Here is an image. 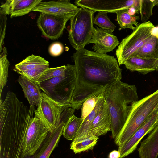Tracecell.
<instances>
[{
	"label": "cell",
	"instance_id": "obj_10",
	"mask_svg": "<svg viewBox=\"0 0 158 158\" xmlns=\"http://www.w3.org/2000/svg\"><path fill=\"white\" fill-rule=\"evenodd\" d=\"M73 112L69 110L64 111L61 115V121L52 132H49L42 144L33 156V158H49L55 148L57 147L64 127Z\"/></svg>",
	"mask_w": 158,
	"mask_h": 158
},
{
	"label": "cell",
	"instance_id": "obj_28",
	"mask_svg": "<svg viewBox=\"0 0 158 158\" xmlns=\"http://www.w3.org/2000/svg\"><path fill=\"white\" fill-rule=\"evenodd\" d=\"M158 5V0H140L139 9L143 23L146 22L152 15L153 7Z\"/></svg>",
	"mask_w": 158,
	"mask_h": 158
},
{
	"label": "cell",
	"instance_id": "obj_3",
	"mask_svg": "<svg viewBox=\"0 0 158 158\" xmlns=\"http://www.w3.org/2000/svg\"><path fill=\"white\" fill-rule=\"evenodd\" d=\"M158 106V89L152 94L132 103L126 121L116 138L119 147L125 143Z\"/></svg>",
	"mask_w": 158,
	"mask_h": 158
},
{
	"label": "cell",
	"instance_id": "obj_24",
	"mask_svg": "<svg viewBox=\"0 0 158 158\" xmlns=\"http://www.w3.org/2000/svg\"><path fill=\"white\" fill-rule=\"evenodd\" d=\"M117 20L121 28H129L134 30L139 25L136 21L139 17L136 16H131L128 12L127 9H122L116 11Z\"/></svg>",
	"mask_w": 158,
	"mask_h": 158
},
{
	"label": "cell",
	"instance_id": "obj_9",
	"mask_svg": "<svg viewBox=\"0 0 158 158\" xmlns=\"http://www.w3.org/2000/svg\"><path fill=\"white\" fill-rule=\"evenodd\" d=\"M69 20L53 15L40 13L36 23L42 35L48 39L54 40L62 35Z\"/></svg>",
	"mask_w": 158,
	"mask_h": 158
},
{
	"label": "cell",
	"instance_id": "obj_7",
	"mask_svg": "<svg viewBox=\"0 0 158 158\" xmlns=\"http://www.w3.org/2000/svg\"><path fill=\"white\" fill-rule=\"evenodd\" d=\"M68 107H70L56 102L41 92L35 115L40 118L49 132H52L61 122V114Z\"/></svg>",
	"mask_w": 158,
	"mask_h": 158
},
{
	"label": "cell",
	"instance_id": "obj_21",
	"mask_svg": "<svg viewBox=\"0 0 158 158\" xmlns=\"http://www.w3.org/2000/svg\"><path fill=\"white\" fill-rule=\"evenodd\" d=\"M131 56L146 59L158 58V38L152 35Z\"/></svg>",
	"mask_w": 158,
	"mask_h": 158
},
{
	"label": "cell",
	"instance_id": "obj_25",
	"mask_svg": "<svg viewBox=\"0 0 158 158\" xmlns=\"http://www.w3.org/2000/svg\"><path fill=\"white\" fill-rule=\"evenodd\" d=\"M0 96L7 81L8 68L10 63L7 58V51L6 47H3L0 51Z\"/></svg>",
	"mask_w": 158,
	"mask_h": 158
},
{
	"label": "cell",
	"instance_id": "obj_36",
	"mask_svg": "<svg viewBox=\"0 0 158 158\" xmlns=\"http://www.w3.org/2000/svg\"><path fill=\"white\" fill-rule=\"evenodd\" d=\"M127 11L129 14L131 16H134L135 14L139 13L138 11L133 6L127 9Z\"/></svg>",
	"mask_w": 158,
	"mask_h": 158
},
{
	"label": "cell",
	"instance_id": "obj_37",
	"mask_svg": "<svg viewBox=\"0 0 158 158\" xmlns=\"http://www.w3.org/2000/svg\"><path fill=\"white\" fill-rule=\"evenodd\" d=\"M20 158H33V156H23Z\"/></svg>",
	"mask_w": 158,
	"mask_h": 158
},
{
	"label": "cell",
	"instance_id": "obj_31",
	"mask_svg": "<svg viewBox=\"0 0 158 158\" xmlns=\"http://www.w3.org/2000/svg\"><path fill=\"white\" fill-rule=\"evenodd\" d=\"M47 69H34L20 72L18 73L30 80L36 82L40 76Z\"/></svg>",
	"mask_w": 158,
	"mask_h": 158
},
{
	"label": "cell",
	"instance_id": "obj_12",
	"mask_svg": "<svg viewBox=\"0 0 158 158\" xmlns=\"http://www.w3.org/2000/svg\"><path fill=\"white\" fill-rule=\"evenodd\" d=\"M79 8L71 3L69 0L50 1L41 2L32 11L52 14L70 20Z\"/></svg>",
	"mask_w": 158,
	"mask_h": 158
},
{
	"label": "cell",
	"instance_id": "obj_8",
	"mask_svg": "<svg viewBox=\"0 0 158 158\" xmlns=\"http://www.w3.org/2000/svg\"><path fill=\"white\" fill-rule=\"evenodd\" d=\"M49 133L40 118L35 115L30 121L26 132L23 155L33 156Z\"/></svg>",
	"mask_w": 158,
	"mask_h": 158
},
{
	"label": "cell",
	"instance_id": "obj_38",
	"mask_svg": "<svg viewBox=\"0 0 158 158\" xmlns=\"http://www.w3.org/2000/svg\"><path fill=\"white\" fill-rule=\"evenodd\" d=\"M155 112L158 114V106L156 109V110L155 111Z\"/></svg>",
	"mask_w": 158,
	"mask_h": 158
},
{
	"label": "cell",
	"instance_id": "obj_33",
	"mask_svg": "<svg viewBox=\"0 0 158 158\" xmlns=\"http://www.w3.org/2000/svg\"><path fill=\"white\" fill-rule=\"evenodd\" d=\"M19 0H8L1 5L0 13L6 15H10L13 7Z\"/></svg>",
	"mask_w": 158,
	"mask_h": 158
},
{
	"label": "cell",
	"instance_id": "obj_11",
	"mask_svg": "<svg viewBox=\"0 0 158 158\" xmlns=\"http://www.w3.org/2000/svg\"><path fill=\"white\" fill-rule=\"evenodd\" d=\"M158 125V114L155 111L125 143L119 147L120 158H123L134 152L144 136L151 132Z\"/></svg>",
	"mask_w": 158,
	"mask_h": 158
},
{
	"label": "cell",
	"instance_id": "obj_5",
	"mask_svg": "<svg viewBox=\"0 0 158 158\" xmlns=\"http://www.w3.org/2000/svg\"><path fill=\"white\" fill-rule=\"evenodd\" d=\"M94 12L91 10L80 7L70 19L68 39L71 46L76 51L84 48L86 45L89 44L94 28Z\"/></svg>",
	"mask_w": 158,
	"mask_h": 158
},
{
	"label": "cell",
	"instance_id": "obj_19",
	"mask_svg": "<svg viewBox=\"0 0 158 158\" xmlns=\"http://www.w3.org/2000/svg\"><path fill=\"white\" fill-rule=\"evenodd\" d=\"M17 81L23 89L30 106L37 107L41 93L37 83L21 75L19 76Z\"/></svg>",
	"mask_w": 158,
	"mask_h": 158
},
{
	"label": "cell",
	"instance_id": "obj_29",
	"mask_svg": "<svg viewBox=\"0 0 158 158\" xmlns=\"http://www.w3.org/2000/svg\"><path fill=\"white\" fill-rule=\"evenodd\" d=\"M66 69V65L55 68H48L40 76L36 83H40L55 77L63 76L65 74Z\"/></svg>",
	"mask_w": 158,
	"mask_h": 158
},
{
	"label": "cell",
	"instance_id": "obj_32",
	"mask_svg": "<svg viewBox=\"0 0 158 158\" xmlns=\"http://www.w3.org/2000/svg\"><path fill=\"white\" fill-rule=\"evenodd\" d=\"M7 21L6 15L0 13V51L3 48L4 44V40L5 37Z\"/></svg>",
	"mask_w": 158,
	"mask_h": 158
},
{
	"label": "cell",
	"instance_id": "obj_15",
	"mask_svg": "<svg viewBox=\"0 0 158 158\" xmlns=\"http://www.w3.org/2000/svg\"><path fill=\"white\" fill-rule=\"evenodd\" d=\"M111 116L109 109L105 101L98 114L94 119L89 131L90 137H98L105 135L111 130Z\"/></svg>",
	"mask_w": 158,
	"mask_h": 158
},
{
	"label": "cell",
	"instance_id": "obj_1",
	"mask_svg": "<svg viewBox=\"0 0 158 158\" xmlns=\"http://www.w3.org/2000/svg\"><path fill=\"white\" fill-rule=\"evenodd\" d=\"M76 77L71 108L78 110L87 99L103 92L122 79V69L114 56L83 48L72 56Z\"/></svg>",
	"mask_w": 158,
	"mask_h": 158
},
{
	"label": "cell",
	"instance_id": "obj_4",
	"mask_svg": "<svg viewBox=\"0 0 158 158\" xmlns=\"http://www.w3.org/2000/svg\"><path fill=\"white\" fill-rule=\"evenodd\" d=\"M66 66L64 75L37 83L41 90L52 99L71 108V102L75 86L76 70L74 65Z\"/></svg>",
	"mask_w": 158,
	"mask_h": 158
},
{
	"label": "cell",
	"instance_id": "obj_27",
	"mask_svg": "<svg viewBox=\"0 0 158 158\" xmlns=\"http://www.w3.org/2000/svg\"><path fill=\"white\" fill-rule=\"evenodd\" d=\"M107 13L98 12L94 18L93 23L98 25L100 28L113 32L116 26L112 22L107 15Z\"/></svg>",
	"mask_w": 158,
	"mask_h": 158
},
{
	"label": "cell",
	"instance_id": "obj_22",
	"mask_svg": "<svg viewBox=\"0 0 158 158\" xmlns=\"http://www.w3.org/2000/svg\"><path fill=\"white\" fill-rule=\"evenodd\" d=\"M42 1V0H19L11 10L10 17L21 16L29 13Z\"/></svg>",
	"mask_w": 158,
	"mask_h": 158
},
{
	"label": "cell",
	"instance_id": "obj_16",
	"mask_svg": "<svg viewBox=\"0 0 158 158\" xmlns=\"http://www.w3.org/2000/svg\"><path fill=\"white\" fill-rule=\"evenodd\" d=\"M123 64L129 70L137 71L143 74L158 71V58L146 59L131 56Z\"/></svg>",
	"mask_w": 158,
	"mask_h": 158
},
{
	"label": "cell",
	"instance_id": "obj_30",
	"mask_svg": "<svg viewBox=\"0 0 158 158\" xmlns=\"http://www.w3.org/2000/svg\"><path fill=\"white\" fill-rule=\"evenodd\" d=\"M103 93L104 92L92 96L84 101L81 107V118L83 120L93 111L98 100Z\"/></svg>",
	"mask_w": 158,
	"mask_h": 158
},
{
	"label": "cell",
	"instance_id": "obj_35",
	"mask_svg": "<svg viewBox=\"0 0 158 158\" xmlns=\"http://www.w3.org/2000/svg\"><path fill=\"white\" fill-rule=\"evenodd\" d=\"M120 155L118 151L114 150L111 152L108 155V158H120Z\"/></svg>",
	"mask_w": 158,
	"mask_h": 158
},
{
	"label": "cell",
	"instance_id": "obj_26",
	"mask_svg": "<svg viewBox=\"0 0 158 158\" xmlns=\"http://www.w3.org/2000/svg\"><path fill=\"white\" fill-rule=\"evenodd\" d=\"M98 138V137L93 136L78 142L72 141L70 145V149L72 150L75 154L89 150H93L96 145Z\"/></svg>",
	"mask_w": 158,
	"mask_h": 158
},
{
	"label": "cell",
	"instance_id": "obj_6",
	"mask_svg": "<svg viewBox=\"0 0 158 158\" xmlns=\"http://www.w3.org/2000/svg\"><path fill=\"white\" fill-rule=\"evenodd\" d=\"M155 27L150 21L139 24L132 33L122 39L116 51L119 65L124 62L142 47L152 35Z\"/></svg>",
	"mask_w": 158,
	"mask_h": 158
},
{
	"label": "cell",
	"instance_id": "obj_17",
	"mask_svg": "<svg viewBox=\"0 0 158 158\" xmlns=\"http://www.w3.org/2000/svg\"><path fill=\"white\" fill-rule=\"evenodd\" d=\"M138 151L139 158H157L158 125L141 142Z\"/></svg>",
	"mask_w": 158,
	"mask_h": 158
},
{
	"label": "cell",
	"instance_id": "obj_2",
	"mask_svg": "<svg viewBox=\"0 0 158 158\" xmlns=\"http://www.w3.org/2000/svg\"><path fill=\"white\" fill-rule=\"evenodd\" d=\"M104 95L111 114L112 137L115 139L126 121L131 104L138 100L137 89L135 85L119 79L108 87Z\"/></svg>",
	"mask_w": 158,
	"mask_h": 158
},
{
	"label": "cell",
	"instance_id": "obj_20",
	"mask_svg": "<svg viewBox=\"0 0 158 158\" xmlns=\"http://www.w3.org/2000/svg\"><path fill=\"white\" fill-rule=\"evenodd\" d=\"M49 63L44 58L32 54L16 64L13 70L17 73L23 71L36 69H47Z\"/></svg>",
	"mask_w": 158,
	"mask_h": 158
},
{
	"label": "cell",
	"instance_id": "obj_23",
	"mask_svg": "<svg viewBox=\"0 0 158 158\" xmlns=\"http://www.w3.org/2000/svg\"><path fill=\"white\" fill-rule=\"evenodd\" d=\"M81 118H78L73 114L65 123L62 135L67 139L73 140L83 121Z\"/></svg>",
	"mask_w": 158,
	"mask_h": 158
},
{
	"label": "cell",
	"instance_id": "obj_18",
	"mask_svg": "<svg viewBox=\"0 0 158 158\" xmlns=\"http://www.w3.org/2000/svg\"><path fill=\"white\" fill-rule=\"evenodd\" d=\"M105 101L103 93L98 100L94 110L83 120L73 141L77 142L90 137L89 131L92 122L101 110Z\"/></svg>",
	"mask_w": 158,
	"mask_h": 158
},
{
	"label": "cell",
	"instance_id": "obj_34",
	"mask_svg": "<svg viewBox=\"0 0 158 158\" xmlns=\"http://www.w3.org/2000/svg\"><path fill=\"white\" fill-rule=\"evenodd\" d=\"M63 51V46L59 42H55L51 44L49 48L50 54L53 56H58L60 55Z\"/></svg>",
	"mask_w": 158,
	"mask_h": 158
},
{
	"label": "cell",
	"instance_id": "obj_14",
	"mask_svg": "<svg viewBox=\"0 0 158 158\" xmlns=\"http://www.w3.org/2000/svg\"><path fill=\"white\" fill-rule=\"evenodd\" d=\"M94 45V51L105 54L112 51L119 44L117 37L111 31L96 27L94 28L93 35L89 44Z\"/></svg>",
	"mask_w": 158,
	"mask_h": 158
},
{
	"label": "cell",
	"instance_id": "obj_13",
	"mask_svg": "<svg viewBox=\"0 0 158 158\" xmlns=\"http://www.w3.org/2000/svg\"><path fill=\"white\" fill-rule=\"evenodd\" d=\"M135 0H79L75 2L76 5L94 12L115 13L120 10L128 9L134 6Z\"/></svg>",
	"mask_w": 158,
	"mask_h": 158
}]
</instances>
